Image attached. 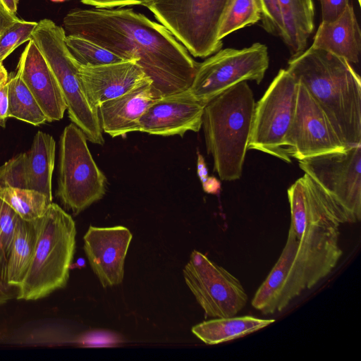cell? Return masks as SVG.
<instances>
[{
    "instance_id": "obj_40",
    "label": "cell",
    "mask_w": 361,
    "mask_h": 361,
    "mask_svg": "<svg viewBox=\"0 0 361 361\" xmlns=\"http://www.w3.org/2000/svg\"><path fill=\"white\" fill-rule=\"evenodd\" d=\"M0 6L8 13L16 15L18 2L16 0H0Z\"/></svg>"
},
{
    "instance_id": "obj_15",
    "label": "cell",
    "mask_w": 361,
    "mask_h": 361,
    "mask_svg": "<svg viewBox=\"0 0 361 361\" xmlns=\"http://www.w3.org/2000/svg\"><path fill=\"white\" fill-rule=\"evenodd\" d=\"M133 235L123 226H90L83 237L84 251L104 288L122 283L124 262Z\"/></svg>"
},
{
    "instance_id": "obj_32",
    "label": "cell",
    "mask_w": 361,
    "mask_h": 361,
    "mask_svg": "<svg viewBox=\"0 0 361 361\" xmlns=\"http://www.w3.org/2000/svg\"><path fill=\"white\" fill-rule=\"evenodd\" d=\"M261 9L262 25L269 34L282 38L284 25L278 0H259Z\"/></svg>"
},
{
    "instance_id": "obj_25",
    "label": "cell",
    "mask_w": 361,
    "mask_h": 361,
    "mask_svg": "<svg viewBox=\"0 0 361 361\" xmlns=\"http://www.w3.org/2000/svg\"><path fill=\"white\" fill-rule=\"evenodd\" d=\"M8 117L34 126H39L47 121L37 100L18 73L8 80Z\"/></svg>"
},
{
    "instance_id": "obj_19",
    "label": "cell",
    "mask_w": 361,
    "mask_h": 361,
    "mask_svg": "<svg viewBox=\"0 0 361 361\" xmlns=\"http://www.w3.org/2000/svg\"><path fill=\"white\" fill-rule=\"evenodd\" d=\"M156 99L152 82L146 78L123 94L102 103L97 107L102 131L113 137L137 131L140 118Z\"/></svg>"
},
{
    "instance_id": "obj_39",
    "label": "cell",
    "mask_w": 361,
    "mask_h": 361,
    "mask_svg": "<svg viewBox=\"0 0 361 361\" xmlns=\"http://www.w3.org/2000/svg\"><path fill=\"white\" fill-rule=\"evenodd\" d=\"M10 286L0 283V305L6 303L12 298V291Z\"/></svg>"
},
{
    "instance_id": "obj_13",
    "label": "cell",
    "mask_w": 361,
    "mask_h": 361,
    "mask_svg": "<svg viewBox=\"0 0 361 361\" xmlns=\"http://www.w3.org/2000/svg\"><path fill=\"white\" fill-rule=\"evenodd\" d=\"M284 148L290 159L298 161L347 148L324 111L300 82L295 114L285 137Z\"/></svg>"
},
{
    "instance_id": "obj_1",
    "label": "cell",
    "mask_w": 361,
    "mask_h": 361,
    "mask_svg": "<svg viewBox=\"0 0 361 361\" xmlns=\"http://www.w3.org/2000/svg\"><path fill=\"white\" fill-rule=\"evenodd\" d=\"M66 34L90 40L124 60H135L152 82L156 99L188 90L200 63L161 23L132 8H75Z\"/></svg>"
},
{
    "instance_id": "obj_29",
    "label": "cell",
    "mask_w": 361,
    "mask_h": 361,
    "mask_svg": "<svg viewBox=\"0 0 361 361\" xmlns=\"http://www.w3.org/2000/svg\"><path fill=\"white\" fill-rule=\"evenodd\" d=\"M18 219V215L0 198V281L6 286L7 263Z\"/></svg>"
},
{
    "instance_id": "obj_3",
    "label": "cell",
    "mask_w": 361,
    "mask_h": 361,
    "mask_svg": "<svg viewBox=\"0 0 361 361\" xmlns=\"http://www.w3.org/2000/svg\"><path fill=\"white\" fill-rule=\"evenodd\" d=\"M286 70L322 109L345 146L361 145V82L350 63L311 46L290 58Z\"/></svg>"
},
{
    "instance_id": "obj_42",
    "label": "cell",
    "mask_w": 361,
    "mask_h": 361,
    "mask_svg": "<svg viewBox=\"0 0 361 361\" xmlns=\"http://www.w3.org/2000/svg\"><path fill=\"white\" fill-rule=\"evenodd\" d=\"M51 1H52L54 2H63V1H65L66 0H51Z\"/></svg>"
},
{
    "instance_id": "obj_37",
    "label": "cell",
    "mask_w": 361,
    "mask_h": 361,
    "mask_svg": "<svg viewBox=\"0 0 361 361\" xmlns=\"http://www.w3.org/2000/svg\"><path fill=\"white\" fill-rule=\"evenodd\" d=\"M202 185L204 191L210 194H218L221 189L220 182L214 177H208Z\"/></svg>"
},
{
    "instance_id": "obj_11",
    "label": "cell",
    "mask_w": 361,
    "mask_h": 361,
    "mask_svg": "<svg viewBox=\"0 0 361 361\" xmlns=\"http://www.w3.org/2000/svg\"><path fill=\"white\" fill-rule=\"evenodd\" d=\"M269 63L267 47L259 42L241 49H220L199 63L188 90L197 100L206 104L240 82L254 80L259 84Z\"/></svg>"
},
{
    "instance_id": "obj_8",
    "label": "cell",
    "mask_w": 361,
    "mask_h": 361,
    "mask_svg": "<svg viewBox=\"0 0 361 361\" xmlns=\"http://www.w3.org/2000/svg\"><path fill=\"white\" fill-rule=\"evenodd\" d=\"M106 183L83 132L73 123L66 126L60 139L57 190L64 207L78 214L104 197Z\"/></svg>"
},
{
    "instance_id": "obj_9",
    "label": "cell",
    "mask_w": 361,
    "mask_h": 361,
    "mask_svg": "<svg viewBox=\"0 0 361 361\" xmlns=\"http://www.w3.org/2000/svg\"><path fill=\"white\" fill-rule=\"evenodd\" d=\"M299 166L336 205L345 223L361 219V145L299 160Z\"/></svg>"
},
{
    "instance_id": "obj_6",
    "label": "cell",
    "mask_w": 361,
    "mask_h": 361,
    "mask_svg": "<svg viewBox=\"0 0 361 361\" xmlns=\"http://www.w3.org/2000/svg\"><path fill=\"white\" fill-rule=\"evenodd\" d=\"M63 27L45 18L37 22L31 39L54 73L66 104L69 118L87 140L102 145L104 140L97 110L88 102L78 76L80 64L71 54Z\"/></svg>"
},
{
    "instance_id": "obj_22",
    "label": "cell",
    "mask_w": 361,
    "mask_h": 361,
    "mask_svg": "<svg viewBox=\"0 0 361 361\" xmlns=\"http://www.w3.org/2000/svg\"><path fill=\"white\" fill-rule=\"evenodd\" d=\"M274 322L252 316L219 317L197 324L191 330L203 343L216 345L250 334Z\"/></svg>"
},
{
    "instance_id": "obj_35",
    "label": "cell",
    "mask_w": 361,
    "mask_h": 361,
    "mask_svg": "<svg viewBox=\"0 0 361 361\" xmlns=\"http://www.w3.org/2000/svg\"><path fill=\"white\" fill-rule=\"evenodd\" d=\"M8 82L0 87V126L4 128L8 117Z\"/></svg>"
},
{
    "instance_id": "obj_17",
    "label": "cell",
    "mask_w": 361,
    "mask_h": 361,
    "mask_svg": "<svg viewBox=\"0 0 361 361\" xmlns=\"http://www.w3.org/2000/svg\"><path fill=\"white\" fill-rule=\"evenodd\" d=\"M78 76L89 104L97 110L102 103L123 94L149 78L135 60L97 66L80 65Z\"/></svg>"
},
{
    "instance_id": "obj_12",
    "label": "cell",
    "mask_w": 361,
    "mask_h": 361,
    "mask_svg": "<svg viewBox=\"0 0 361 361\" xmlns=\"http://www.w3.org/2000/svg\"><path fill=\"white\" fill-rule=\"evenodd\" d=\"M183 274L207 317L235 316L247 303V295L240 281L199 251L192 252Z\"/></svg>"
},
{
    "instance_id": "obj_41",
    "label": "cell",
    "mask_w": 361,
    "mask_h": 361,
    "mask_svg": "<svg viewBox=\"0 0 361 361\" xmlns=\"http://www.w3.org/2000/svg\"><path fill=\"white\" fill-rule=\"evenodd\" d=\"M8 75L7 71L2 64V62H0V87L7 83L8 80Z\"/></svg>"
},
{
    "instance_id": "obj_28",
    "label": "cell",
    "mask_w": 361,
    "mask_h": 361,
    "mask_svg": "<svg viewBox=\"0 0 361 361\" xmlns=\"http://www.w3.org/2000/svg\"><path fill=\"white\" fill-rule=\"evenodd\" d=\"M66 43L73 58L82 66H97L124 61L96 43L79 36L66 35Z\"/></svg>"
},
{
    "instance_id": "obj_7",
    "label": "cell",
    "mask_w": 361,
    "mask_h": 361,
    "mask_svg": "<svg viewBox=\"0 0 361 361\" xmlns=\"http://www.w3.org/2000/svg\"><path fill=\"white\" fill-rule=\"evenodd\" d=\"M233 0H147L142 6L195 57L206 58L222 47L218 33Z\"/></svg>"
},
{
    "instance_id": "obj_43",
    "label": "cell",
    "mask_w": 361,
    "mask_h": 361,
    "mask_svg": "<svg viewBox=\"0 0 361 361\" xmlns=\"http://www.w3.org/2000/svg\"><path fill=\"white\" fill-rule=\"evenodd\" d=\"M360 5H361V0H357Z\"/></svg>"
},
{
    "instance_id": "obj_30",
    "label": "cell",
    "mask_w": 361,
    "mask_h": 361,
    "mask_svg": "<svg viewBox=\"0 0 361 361\" xmlns=\"http://www.w3.org/2000/svg\"><path fill=\"white\" fill-rule=\"evenodd\" d=\"M37 22L18 19L0 36V62H2L17 47L31 39Z\"/></svg>"
},
{
    "instance_id": "obj_45",
    "label": "cell",
    "mask_w": 361,
    "mask_h": 361,
    "mask_svg": "<svg viewBox=\"0 0 361 361\" xmlns=\"http://www.w3.org/2000/svg\"><path fill=\"white\" fill-rule=\"evenodd\" d=\"M0 283H1V282L0 281Z\"/></svg>"
},
{
    "instance_id": "obj_4",
    "label": "cell",
    "mask_w": 361,
    "mask_h": 361,
    "mask_svg": "<svg viewBox=\"0 0 361 361\" xmlns=\"http://www.w3.org/2000/svg\"><path fill=\"white\" fill-rule=\"evenodd\" d=\"M255 104L251 88L243 81L205 105L202 127L207 152L223 180H235L242 176Z\"/></svg>"
},
{
    "instance_id": "obj_18",
    "label": "cell",
    "mask_w": 361,
    "mask_h": 361,
    "mask_svg": "<svg viewBox=\"0 0 361 361\" xmlns=\"http://www.w3.org/2000/svg\"><path fill=\"white\" fill-rule=\"evenodd\" d=\"M17 73L37 100L47 121L61 120L67 109L66 102L54 73L32 39L20 55Z\"/></svg>"
},
{
    "instance_id": "obj_10",
    "label": "cell",
    "mask_w": 361,
    "mask_h": 361,
    "mask_svg": "<svg viewBox=\"0 0 361 361\" xmlns=\"http://www.w3.org/2000/svg\"><path fill=\"white\" fill-rule=\"evenodd\" d=\"M298 90L295 78L286 69H281L255 104L248 149L291 162L284 140L294 116Z\"/></svg>"
},
{
    "instance_id": "obj_36",
    "label": "cell",
    "mask_w": 361,
    "mask_h": 361,
    "mask_svg": "<svg viewBox=\"0 0 361 361\" xmlns=\"http://www.w3.org/2000/svg\"><path fill=\"white\" fill-rule=\"evenodd\" d=\"M18 19L16 15L8 13L0 6V36L5 30Z\"/></svg>"
},
{
    "instance_id": "obj_2",
    "label": "cell",
    "mask_w": 361,
    "mask_h": 361,
    "mask_svg": "<svg viewBox=\"0 0 361 361\" xmlns=\"http://www.w3.org/2000/svg\"><path fill=\"white\" fill-rule=\"evenodd\" d=\"M338 228H319L296 235L289 228L285 246L251 304L264 314L286 308L303 290L326 277L339 261Z\"/></svg>"
},
{
    "instance_id": "obj_5",
    "label": "cell",
    "mask_w": 361,
    "mask_h": 361,
    "mask_svg": "<svg viewBox=\"0 0 361 361\" xmlns=\"http://www.w3.org/2000/svg\"><path fill=\"white\" fill-rule=\"evenodd\" d=\"M76 227L72 216L51 202L39 219L34 255L18 287L17 298H43L64 288L75 251Z\"/></svg>"
},
{
    "instance_id": "obj_38",
    "label": "cell",
    "mask_w": 361,
    "mask_h": 361,
    "mask_svg": "<svg viewBox=\"0 0 361 361\" xmlns=\"http://www.w3.org/2000/svg\"><path fill=\"white\" fill-rule=\"evenodd\" d=\"M197 173L202 183H204L208 178L207 166L201 154L198 156Z\"/></svg>"
},
{
    "instance_id": "obj_21",
    "label": "cell",
    "mask_w": 361,
    "mask_h": 361,
    "mask_svg": "<svg viewBox=\"0 0 361 361\" xmlns=\"http://www.w3.org/2000/svg\"><path fill=\"white\" fill-rule=\"evenodd\" d=\"M278 1L284 25L282 39L293 58L305 50L307 39L314 30V4L312 0Z\"/></svg>"
},
{
    "instance_id": "obj_34",
    "label": "cell",
    "mask_w": 361,
    "mask_h": 361,
    "mask_svg": "<svg viewBox=\"0 0 361 361\" xmlns=\"http://www.w3.org/2000/svg\"><path fill=\"white\" fill-rule=\"evenodd\" d=\"M86 5L99 8H122L126 6L142 5L147 0H80Z\"/></svg>"
},
{
    "instance_id": "obj_33",
    "label": "cell",
    "mask_w": 361,
    "mask_h": 361,
    "mask_svg": "<svg viewBox=\"0 0 361 361\" xmlns=\"http://www.w3.org/2000/svg\"><path fill=\"white\" fill-rule=\"evenodd\" d=\"M322 22H331L338 18L350 4L349 0H319Z\"/></svg>"
},
{
    "instance_id": "obj_20",
    "label": "cell",
    "mask_w": 361,
    "mask_h": 361,
    "mask_svg": "<svg viewBox=\"0 0 361 361\" xmlns=\"http://www.w3.org/2000/svg\"><path fill=\"white\" fill-rule=\"evenodd\" d=\"M312 47L357 63L361 52V32L353 8L348 5L343 13L331 22H321Z\"/></svg>"
},
{
    "instance_id": "obj_24",
    "label": "cell",
    "mask_w": 361,
    "mask_h": 361,
    "mask_svg": "<svg viewBox=\"0 0 361 361\" xmlns=\"http://www.w3.org/2000/svg\"><path fill=\"white\" fill-rule=\"evenodd\" d=\"M39 219L25 221L19 217L6 269V284L18 287L33 257L37 239Z\"/></svg>"
},
{
    "instance_id": "obj_31",
    "label": "cell",
    "mask_w": 361,
    "mask_h": 361,
    "mask_svg": "<svg viewBox=\"0 0 361 361\" xmlns=\"http://www.w3.org/2000/svg\"><path fill=\"white\" fill-rule=\"evenodd\" d=\"M28 189L27 153H20L0 166V188Z\"/></svg>"
},
{
    "instance_id": "obj_23",
    "label": "cell",
    "mask_w": 361,
    "mask_h": 361,
    "mask_svg": "<svg viewBox=\"0 0 361 361\" xmlns=\"http://www.w3.org/2000/svg\"><path fill=\"white\" fill-rule=\"evenodd\" d=\"M56 142L53 137L38 131L27 152L28 189L37 190L52 201L51 180L55 163Z\"/></svg>"
},
{
    "instance_id": "obj_26",
    "label": "cell",
    "mask_w": 361,
    "mask_h": 361,
    "mask_svg": "<svg viewBox=\"0 0 361 361\" xmlns=\"http://www.w3.org/2000/svg\"><path fill=\"white\" fill-rule=\"evenodd\" d=\"M0 198L20 218L29 221L42 217L52 202L37 190L18 188H0Z\"/></svg>"
},
{
    "instance_id": "obj_14",
    "label": "cell",
    "mask_w": 361,
    "mask_h": 361,
    "mask_svg": "<svg viewBox=\"0 0 361 361\" xmlns=\"http://www.w3.org/2000/svg\"><path fill=\"white\" fill-rule=\"evenodd\" d=\"M204 104L188 89L156 99L139 121L138 130L152 135L181 137L189 130L202 128Z\"/></svg>"
},
{
    "instance_id": "obj_44",
    "label": "cell",
    "mask_w": 361,
    "mask_h": 361,
    "mask_svg": "<svg viewBox=\"0 0 361 361\" xmlns=\"http://www.w3.org/2000/svg\"><path fill=\"white\" fill-rule=\"evenodd\" d=\"M16 1H17V2L18 3V1H19L20 0H16Z\"/></svg>"
},
{
    "instance_id": "obj_16",
    "label": "cell",
    "mask_w": 361,
    "mask_h": 361,
    "mask_svg": "<svg viewBox=\"0 0 361 361\" xmlns=\"http://www.w3.org/2000/svg\"><path fill=\"white\" fill-rule=\"evenodd\" d=\"M290 228L296 235L315 228H338L345 221L320 187L306 173L287 190Z\"/></svg>"
},
{
    "instance_id": "obj_27",
    "label": "cell",
    "mask_w": 361,
    "mask_h": 361,
    "mask_svg": "<svg viewBox=\"0 0 361 361\" xmlns=\"http://www.w3.org/2000/svg\"><path fill=\"white\" fill-rule=\"evenodd\" d=\"M260 19L259 0H233L221 23L218 39L222 41L226 36Z\"/></svg>"
}]
</instances>
